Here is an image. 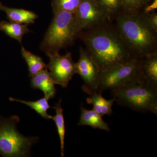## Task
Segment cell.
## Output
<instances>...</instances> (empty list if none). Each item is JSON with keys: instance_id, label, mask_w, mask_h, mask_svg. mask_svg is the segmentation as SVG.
Returning <instances> with one entry per match:
<instances>
[{"instance_id": "7a4b0ae2", "label": "cell", "mask_w": 157, "mask_h": 157, "mask_svg": "<svg viewBox=\"0 0 157 157\" xmlns=\"http://www.w3.org/2000/svg\"><path fill=\"white\" fill-rule=\"evenodd\" d=\"M112 22L135 57L157 52V33L147 25L140 11H122Z\"/></svg>"}, {"instance_id": "52a82bcc", "label": "cell", "mask_w": 157, "mask_h": 157, "mask_svg": "<svg viewBox=\"0 0 157 157\" xmlns=\"http://www.w3.org/2000/svg\"><path fill=\"white\" fill-rule=\"evenodd\" d=\"M79 57L76 63V74L80 76L84 82L82 88L89 95L97 92L101 70L87 51L80 46Z\"/></svg>"}, {"instance_id": "9a60e30c", "label": "cell", "mask_w": 157, "mask_h": 157, "mask_svg": "<svg viewBox=\"0 0 157 157\" xmlns=\"http://www.w3.org/2000/svg\"><path fill=\"white\" fill-rule=\"evenodd\" d=\"M0 31L20 43L22 42L23 36L31 32L28 27V25L6 21L0 22Z\"/></svg>"}, {"instance_id": "5bb4252c", "label": "cell", "mask_w": 157, "mask_h": 157, "mask_svg": "<svg viewBox=\"0 0 157 157\" xmlns=\"http://www.w3.org/2000/svg\"><path fill=\"white\" fill-rule=\"evenodd\" d=\"M86 101L88 104L93 105V109L101 116L112 114L113 105L115 102L114 98L107 100L102 96V93L95 92L90 95Z\"/></svg>"}, {"instance_id": "d4e9b609", "label": "cell", "mask_w": 157, "mask_h": 157, "mask_svg": "<svg viewBox=\"0 0 157 157\" xmlns=\"http://www.w3.org/2000/svg\"><path fill=\"white\" fill-rule=\"evenodd\" d=\"M1 3H2V2H1V1H0V4H1Z\"/></svg>"}, {"instance_id": "8992f818", "label": "cell", "mask_w": 157, "mask_h": 157, "mask_svg": "<svg viewBox=\"0 0 157 157\" xmlns=\"http://www.w3.org/2000/svg\"><path fill=\"white\" fill-rule=\"evenodd\" d=\"M142 80L139 59L134 58L101 72L97 92L102 93Z\"/></svg>"}, {"instance_id": "277c9868", "label": "cell", "mask_w": 157, "mask_h": 157, "mask_svg": "<svg viewBox=\"0 0 157 157\" xmlns=\"http://www.w3.org/2000/svg\"><path fill=\"white\" fill-rule=\"evenodd\" d=\"M113 98L118 104L137 112L157 114V88L142 81L111 90Z\"/></svg>"}, {"instance_id": "ba28073f", "label": "cell", "mask_w": 157, "mask_h": 157, "mask_svg": "<svg viewBox=\"0 0 157 157\" xmlns=\"http://www.w3.org/2000/svg\"><path fill=\"white\" fill-rule=\"evenodd\" d=\"M48 57L49 62L47 64V69L54 82L63 88L67 87L76 74V63L72 59V53L67 52L60 55L58 53Z\"/></svg>"}, {"instance_id": "7402d4cb", "label": "cell", "mask_w": 157, "mask_h": 157, "mask_svg": "<svg viewBox=\"0 0 157 157\" xmlns=\"http://www.w3.org/2000/svg\"><path fill=\"white\" fill-rule=\"evenodd\" d=\"M144 19L149 27L157 33V12L153 11L147 14H144L140 11Z\"/></svg>"}, {"instance_id": "5b68a950", "label": "cell", "mask_w": 157, "mask_h": 157, "mask_svg": "<svg viewBox=\"0 0 157 157\" xmlns=\"http://www.w3.org/2000/svg\"><path fill=\"white\" fill-rule=\"evenodd\" d=\"M19 117L9 118L0 116V155L5 157H27L32 146L39 140L37 137H25L17 131Z\"/></svg>"}, {"instance_id": "3957f363", "label": "cell", "mask_w": 157, "mask_h": 157, "mask_svg": "<svg viewBox=\"0 0 157 157\" xmlns=\"http://www.w3.org/2000/svg\"><path fill=\"white\" fill-rule=\"evenodd\" d=\"M82 31L75 13H56L40 44V49L48 57L59 53L63 48L73 45Z\"/></svg>"}, {"instance_id": "7c38bea8", "label": "cell", "mask_w": 157, "mask_h": 157, "mask_svg": "<svg viewBox=\"0 0 157 157\" xmlns=\"http://www.w3.org/2000/svg\"><path fill=\"white\" fill-rule=\"evenodd\" d=\"M0 11L5 12L9 21L21 24H33L38 16L33 11L21 9L10 8L0 4Z\"/></svg>"}, {"instance_id": "d6986e66", "label": "cell", "mask_w": 157, "mask_h": 157, "mask_svg": "<svg viewBox=\"0 0 157 157\" xmlns=\"http://www.w3.org/2000/svg\"><path fill=\"white\" fill-rule=\"evenodd\" d=\"M109 20L113 19L123 11V0H95Z\"/></svg>"}, {"instance_id": "ac0fdd59", "label": "cell", "mask_w": 157, "mask_h": 157, "mask_svg": "<svg viewBox=\"0 0 157 157\" xmlns=\"http://www.w3.org/2000/svg\"><path fill=\"white\" fill-rule=\"evenodd\" d=\"M9 100L25 104L35 110L42 117L47 120L52 119V116L49 115L47 113V110L49 108L52 107L49 106L48 103V99L45 97L35 101H24L12 98H9Z\"/></svg>"}, {"instance_id": "9c48e42d", "label": "cell", "mask_w": 157, "mask_h": 157, "mask_svg": "<svg viewBox=\"0 0 157 157\" xmlns=\"http://www.w3.org/2000/svg\"><path fill=\"white\" fill-rule=\"evenodd\" d=\"M74 13L82 31L111 22L95 0H82Z\"/></svg>"}, {"instance_id": "ffe728a7", "label": "cell", "mask_w": 157, "mask_h": 157, "mask_svg": "<svg viewBox=\"0 0 157 157\" xmlns=\"http://www.w3.org/2000/svg\"><path fill=\"white\" fill-rule=\"evenodd\" d=\"M82 0H52V7L54 14L59 12L74 13Z\"/></svg>"}, {"instance_id": "44dd1931", "label": "cell", "mask_w": 157, "mask_h": 157, "mask_svg": "<svg viewBox=\"0 0 157 157\" xmlns=\"http://www.w3.org/2000/svg\"><path fill=\"white\" fill-rule=\"evenodd\" d=\"M141 9L140 0H123V12L136 13Z\"/></svg>"}, {"instance_id": "4fadbf2b", "label": "cell", "mask_w": 157, "mask_h": 157, "mask_svg": "<svg viewBox=\"0 0 157 157\" xmlns=\"http://www.w3.org/2000/svg\"><path fill=\"white\" fill-rule=\"evenodd\" d=\"M102 117L94 109H87L82 106L81 115L78 125L89 126L93 128L101 129L109 132L110 128L109 125L103 120Z\"/></svg>"}, {"instance_id": "cb8c5ba5", "label": "cell", "mask_w": 157, "mask_h": 157, "mask_svg": "<svg viewBox=\"0 0 157 157\" xmlns=\"http://www.w3.org/2000/svg\"><path fill=\"white\" fill-rule=\"evenodd\" d=\"M140 7L142 9L144 7L149 4L152 0H140Z\"/></svg>"}, {"instance_id": "30bf717a", "label": "cell", "mask_w": 157, "mask_h": 157, "mask_svg": "<svg viewBox=\"0 0 157 157\" xmlns=\"http://www.w3.org/2000/svg\"><path fill=\"white\" fill-rule=\"evenodd\" d=\"M138 59L143 81L157 88V52Z\"/></svg>"}, {"instance_id": "e0dca14e", "label": "cell", "mask_w": 157, "mask_h": 157, "mask_svg": "<svg viewBox=\"0 0 157 157\" xmlns=\"http://www.w3.org/2000/svg\"><path fill=\"white\" fill-rule=\"evenodd\" d=\"M62 100L59 101L55 104L54 107H52L56 110V115L52 116V119L55 123L60 143L61 155L64 157L65 155V137L66 134L64 117L63 109L61 106Z\"/></svg>"}, {"instance_id": "2e32d148", "label": "cell", "mask_w": 157, "mask_h": 157, "mask_svg": "<svg viewBox=\"0 0 157 157\" xmlns=\"http://www.w3.org/2000/svg\"><path fill=\"white\" fill-rule=\"evenodd\" d=\"M21 54L28 67L29 76L32 77L42 70L47 69V65L42 58L27 50L23 46L21 48Z\"/></svg>"}, {"instance_id": "8fae6325", "label": "cell", "mask_w": 157, "mask_h": 157, "mask_svg": "<svg viewBox=\"0 0 157 157\" xmlns=\"http://www.w3.org/2000/svg\"><path fill=\"white\" fill-rule=\"evenodd\" d=\"M55 85L47 69L31 77V87L42 90L45 97L48 100L54 98L56 94L57 90Z\"/></svg>"}, {"instance_id": "603a6c76", "label": "cell", "mask_w": 157, "mask_h": 157, "mask_svg": "<svg viewBox=\"0 0 157 157\" xmlns=\"http://www.w3.org/2000/svg\"><path fill=\"white\" fill-rule=\"evenodd\" d=\"M151 4H148V5L144 7L140 10V11L144 14H147L151 13L153 11H155L157 9V0H152Z\"/></svg>"}, {"instance_id": "6da1fadb", "label": "cell", "mask_w": 157, "mask_h": 157, "mask_svg": "<svg viewBox=\"0 0 157 157\" xmlns=\"http://www.w3.org/2000/svg\"><path fill=\"white\" fill-rule=\"evenodd\" d=\"M78 38L102 71L136 58L112 22L82 30Z\"/></svg>"}]
</instances>
